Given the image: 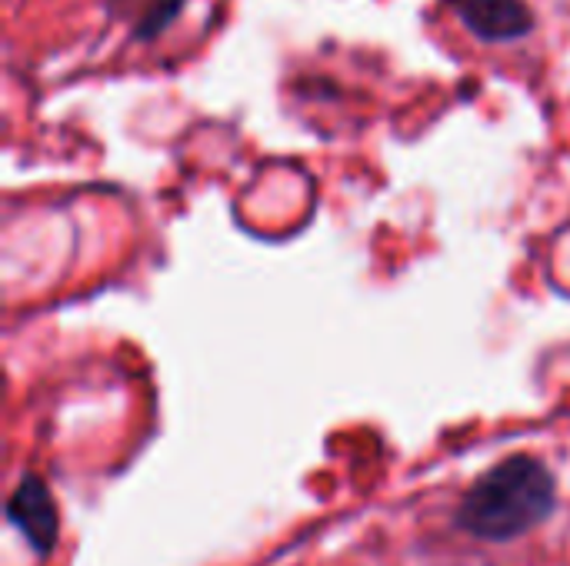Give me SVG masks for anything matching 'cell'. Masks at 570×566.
I'll use <instances>...</instances> for the list:
<instances>
[{
  "label": "cell",
  "instance_id": "obj_1",
  "mask_svg": "<svg viewBox=\"0 0 570 566\" xmlns=\"http://www.w3.org/2000/svg\"><path fill=\"white\" fill-rule=\"evenodd\" d=\"M558 507L554 474L531 454L494 464L461 500L458 527L488 544H508L531 534Z\"/></svg>",
  "mask_w": 570,
  "mask_h": 566
},
{
  "label": "cell",
  "instance_id": "obj_2",
  "mask_svg": "<svg viewBox=\"0 0 570 566\" xmlns=\"http://www.w3.org/2000/svg\"><path fill=\"white\" fill-rule=\"evenodd\" d=\"M7 520L23 534V540L33 547L37 557H47L57 547V537H60L57 504L40 477L27 474L17 484V490L7 500Z\"/></svg>",
  "mask_w": 570,
  "mask_h": 566
},
{
  "label": "cell",
  "instance_id": "obj_3",
  "mask_svg": "<svg viewBox=\"0 0 570 566\" xmlns=\"http://www.w3.org/2000/svg\"><path fill=\"white\" fill-rule=\"evenodd\" d=\"M454 13L481 40H518L534 27L524 0H454Z\"/></svg>",
  "mask_w": 570,
  "mask_h": 566
}]
</instances>
